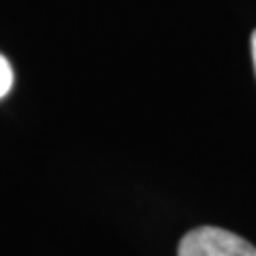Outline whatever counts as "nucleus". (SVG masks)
Wrapping results in <instances>:
<instances>
[{"label": "nucleus", "mask_w": 256, "mask_h": 256, "mask_svg": "<svg viewBox=\"0 0 256 256\" xmlns=\"http://www.w3.org/2000/svg\"><path fill=\"white\" fill-rule=\"evenodd\" d=\"M252 60H254V70H256V30L252 32Z\"/></svg>", "instance_id": "nucleus-3"}, {"label": "nucleus", "mask_w": 256, "mask_h": 256, "mask_svg": "<svg viewBox=\"0 0 256 256\" xmlns=\"http://www.w3.org/2000/svg\"><path fill=\"white\" fill-rule=\"evenodd\" d=\"M13 88V68L9 60L0 54V98H4Z\"/></svg>", "instance_id": "nucleus-2"}, {"label": "nucleus", "mask_w": 256, "mask_h": 256, "mask_svg": "<svg viewBox=\"0 0 256 256\" xmlns=\"http://www.w3.org/2000/svg\"><path fill=\"white\" fill-rule=\"evenodd\" d=\"M180 256H256V248L230 230L201 226L182 239Z\"/></svg>", "instance_id": "nucleus-1"}]
</instances>
